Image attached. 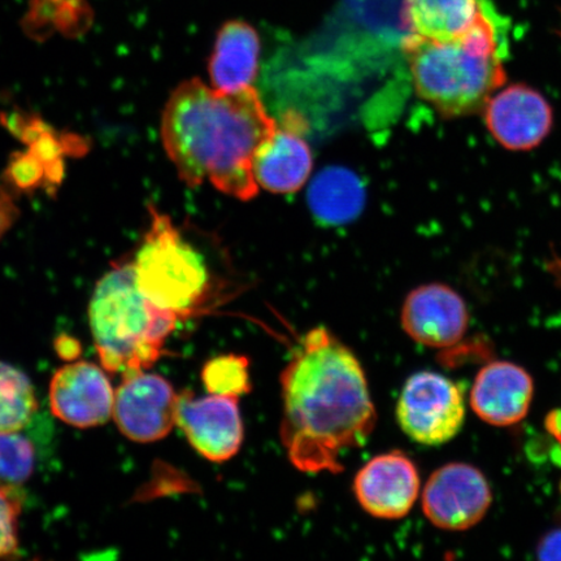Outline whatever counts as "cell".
<instances>
[{"mask_svg":"<svg viewBox=\"0 0 561 561\" xmlns=\"http://www.w3.org/2000/svg\"><path fill=\"white\" fill-rule=\"evenodd\" d=\"M306 130L305 118L293 111L276 122L275 130L259 147L252 164L259 187L275 194H290L305 186L313 165Z\"/></svg>","mask_w":561,"mask_h":561,"instance_id":"obj_11","label":"cell"},{"mask_svg":"<svg viewBox=\"0 0 561 561\" xmlns=\"http://www.w3.org/2000/svg\"><path fill=\"white\" fill-rule=\"evenodd\" d=\"M208 394L240 399L251 391L250 363L240 355H221L209 360L202 370Z\"/></svg>","mask_w":561,"mask_h":561,"instance_id":"obj_20","label":"cell"},{"mask_svg":"<svg viewBox=\"0 0 561 561\" xmlns=\"http://www.w3.org/2000/svg\"><path fill=\"white\" fill-rule=\"evenodd\" d=\"M150 227L133 259L136 283L153 306L187 316L206 301L213 273L198 244L170 216L150 207Z\"/></svg>","mask_w":561,"mask_h":561,"instance_id":"obj_5","label":"cell"},{"mask_svg":"<svg viewBox=\"0 0 561 561\" xmlns=\"http://www.w3.org/2000/svg\"><path fill=\"white\" fill-rule=\"evenodd\" d=\"M178 425L194 450L209 461H227L241 450L244 432L238 398L182 392Z\"/></svg>","mask_w":561,"mask_h":561,"instance_id":"obj_9","label":"cell"},{"mask_svg":"<svg viewBox=\"0 0 561 561\" xmlns=\"http://www.w3.org/2000/svg\"><path fill=\"white\" fill-rule=\"evenodd\" d=\"M493 501L486 477L466 462H451L434 472L423 491L427 520L444 530H467L488 514Z\"/></svg>","mask_w":561,"mask_h":561,"instance_id":"obj_7","label":"cell"},{"mask_svg":"<svg viewBox=\"0 0 561 561\" xmlns=\"http://www.w3.org/2000/svg\"><path fill=\"white\" fill-rule=\"evenodd\" d=\"M115 391L94 363L76 362L55 371L50 383L54 415L70 426H101L114 415Z\"/></svg>","mask_w":561,"mask_h":561,"instance_id":"obj_12","label":"cell"},{"mask_svg":"<svg viewBox=\"0 0 561 561\" xmlns=\"http://www.w3.org/2000/svg\"><path fill=\"white\" fill-rule=\"evenodd\" d=\"M402 325L420 345L446 348L467 333L469 312L465 299L453 287L433 283L416 287L405 298Z\"/></svg>","mask_w":561,"mask_h":561,"instance_id":"obj_14","label":"cell"},{"mask_svg":"<svg viewBox=\"0 0 561 561\" xmlns=\"http://www.w3.org/2000/svg\"><path fill=\"white\" fill-rule=\"evenodd\" d=\"M506 34L500 15L483 0L472 25L458 37L431 41L405 35L402 50L417 95L447 118L483 108L506 81Z\"/></svg>","mask_w":561,"mask_h":561,"instance_id":"obj_3","label":"cell"},{"mask_svg":"<svg viewBox=\"0 0 561 561\" xmlns=\"http://www.w3.org/2000/svg\"><path fill=\"white\" fill-rule=\"evenodd\" d=\"M366 202V188L354 172L342 167H329L316 175L308 203L316 219L328 226H342L360 215Z\"/></svg>","mask_w":561,"mask_h":561,"instance_id":"obj_17","label":"cell"},{"mask_svg":"<svg viewBox=\"0 0 561 561\" xmlns=\"http://www.w3.org/2000/svg\"><path fill=\"white\" fill-rule=\"evenodd\" d=\"M397 420L407 436L417 444L444 445L465 425V396L450 378L436 371H419L404 385Z\"/></svg>","mask_w":561,"mask_h":561,"instance_id":"obj_6","label":"cell"},{"mask_svg":"<svg viewBox=\"0 0 561 561\" xmlns=\"http://www.w3.org/2000/svg\"><path fill=\"white\" fill-rule=\"evenodd\" d=\"M276 128L257 91H221L199 79L182 82L165 104L161 140L179 178L209 182L240 201L255 198V153Z\"/></svg>","mask_w":561,"mask_h":561,"instance_id":"obj_2","label":"cell"},{"mask_svg":"<svg viewBox=\"0 0 561 561\" xmlns=\"http://www.w3.org/2000/svg\"><path fill=\"white\" fill-rule=\"evenodd\" d=\"M21 504L12 489L0 486V558L19 551V516Z\"/></svg>","mask_w":561,"mask_h":561,"instance_id":"obj_23","label":"cell"},{"mask_svg":"<svg viewBox=\"0 0 561 561\" xmlns=\"http://www.w3.org/2000/svg\"><path fill=\"white\" fill-rule=\"evenodd\" d=\"M30 378L10 364L0 362V432L21 431L37 411Z\"/></svg>","mask_w":561,"mask_h":561,"instance_id":"obj_19","label":"cell"},{"mask_svg":"<svg viewBox=\"0 0 561 561\" xmlns=\"http://www.w3.org/2000/svg\"><path fill=\"white\" fill-rule=\"evenodd\" d=\"M19 432H0V486L7 489L20 486L34 471V447Z\"/></svg>","mask_w":561,"mask_h":561,"instance_id":"obj_21","label":"cell"},{"mask_svg":"<svg viewBox=\"0 0 561 561\" xmlns=\"http://www.w3.org/2000/svg\"><path fill=\"white\" fill-rule=\"evenodd\" d=\"M20 210L9 187L0 186V240L15 226Z\"/></svg>","mask_w":561,"mask_h":561,"instance_id":"obj_24","label":"cell"},{"mask_svg":"<svg viewBox=\"0 0 561 561\" xmlns=\"http://www.w3.org/2000/svg\"><path fill=\"white\" fill-rule=\"evenodd\" d=\"M483 118L497 144L510 151H530L549 137L553 124L551 104L538 90L515 83L491 95Z\"/></svg>","mask_w":561,"mask_h":561,"instance_id":"obj_10","label":"cell"},{"mask_svg":"<svg viewBox=\"0 0 561 561\" xmlns=\"http://www.w3.org/2000/svg\"><path fill=\"white\" fill-rule=\"evenodd\" d=\"M549 427L553 436H556L561 442V411L557 416L550 417Z\"/></svg>","mask_w":561,"mask_h":561,"instance_id":"obj_27","label":"cell"},{"mask_svg":"<svg viewBox=\"0 0 561 561\" xmlns=\"http://www.w3.org/2000/svg\"><path fill=\"white\" fill-rule=\"evenodd\" d=\"M537 552L541 560H561V529L550 531L539 542Z\"/></svg>","mask_w":561,"mask_h":561,"instance_id":"obj_25","label":"cell"},{"mask_svg":"<svg viewBox=\"0 0 561 561\" xmlns=\"http://www.w3.org/2000/svg\"><path fill=\"white\" fill-rule=\"evenodd\" d=\"M280 440L306 473H339L341 459L376 426L366 374L353 351L324 327L312 329L280 374Z\"/></svg>","mask_w":561,"mask_h":561,"instance_id":"obj_1","label":"cell"},{"mask_svg":"<svg viewBox=\"0 0 561 561\" xmlns=\"http://www.w3.org/2000/svg\"><path fill=\"white\" fill-rule=\"evenodd\" d=\"M179 320L140 293L131 262L115 263L104 273L89 306L91 334L102 366L123 376L150 369L163 355Z\"/></svg>","mask_w":561,"mask_h":561,"instance_id":"obj_4","label":"cell"},{"mask_svg":"<svg viewBox=\"0 0 561 561\" xmlns=\"http://www.w3.org/2000/svg\"><path fill=\"white\" fill-rule=\"evenodd\" d=\"M535 382L528 370L510 362H494L476 376L471 407L476 415L494 426H511L528 415Z\"/></svg>","mask_w":561,"mask_h":561,"instance_id":"obj_15","label":"cell"},{"mask_svg":"<svg viewBox=\"0 0 561 561\" xmlns=\"http://www.w3.org/2000/svg\"><path fill=\"white\" fill-rule=\"evenodd\" d=\"M261 38L250 24L241 20L221 26L208 62L213 88L238 91L252 87L259 73Z\"/></svg>","mask_w":561,"mask_h":561,"instance_id":"obj_16","label":"cell"},{"mask_svg":"<svg viewBox=\"0 0 561 561\" xmlns=\"http://www.w3.org/2000/svg\"><path fill=\"white\" fill-rule=\"evenodd\" d=\"M179 394L165 378L147 370L124 376L115 391L114 419L126 438L139 444L163 439L178 424Z\"/></svg>","mask_w":561,"mask_h":561,"instance_id":"obj_8","label":"cell"},{"mask_svg":"<svg viewBox=\"0 0 561 561\" xmlns=\"http://www.w3.org/2000/svg\"><path fill=\"white\" fill-rule=\"evenodd\" d=\"M4 180L11 191L31 193L38 188L53 192L46 167L30 150L13 153L5 168Z\"/></svg>","mask_w":561,"mask_h":561,"instance_id":"obj_22","label":"cell"},{"mask_svg":"<svg viewBox=\"0 0 561 561\" xmlns=\"http://www.w3.org/2000/svg\"><path fill=\"white\" fill-rule=\"evenodd\" d=\"M58 346H61L59 353L62 357H66V354H69V357H73L76 353L75 347H79V343H75L73 340L67 339V336H61V343H58Z\"/></svg>","mask_w":561,"mask_h":561,"instance_id":"obj_26","label":"cell"},{"mask_svg":"<svg viewBox=\"0 0 561 561\" xmlns=\"http://www.w3.org/2000/svg\"><path fill=\"white\" fill-rule=\"evenodd\" d=\"M479 11V0H403L402 16L410 33L448 41L465 33Z\"/></svg>","mask_w":561,"mask_h":561,"instance_id":"obj_18","label":"cell"},{"mask_svg":"<svg viewBox=\"0 0 561 561\" xmlns=\"http://www.w3.org/2000/svg\"><path fill=\"white\" fill-rule=\"evenodd\" d=\"M354 491L357 502L369 515L398 520L409 515L417 501L419 469L401 451L378 455L356 474Z\"/></svg>","mask_w":561,"mask_h":561,"instance_id":"obj_13","label":"cell"}]
</instances>
